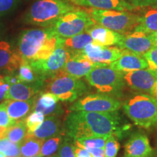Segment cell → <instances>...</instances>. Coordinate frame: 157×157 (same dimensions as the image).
<instances>
[{
  "label": "cell",
  "instance_id": "44",
  "mask_svg": "<svg viewBox=\"0 0 157 157\" xmlns=\"http://www.w3.org/2000/svg\"><path fill=\"white\" fill-rule=\"evenodd\" d=\"M151 95L153 96V97L156 98L157 99V84L155 85V87H154V89L151 90V92L150 93Z\"/></svg>",
  "mask_w": 157,
  "mask_h": 157
},
{
  "label": "cell",
  "instance_id": "19",
  "mask_svg": "<svg viewBox=\"0 0 157 157\" xmlns=\"http://www.w3.org/2000/svg\"><path fill=\"white\" fill-rule=\"evenodd\" d=\"M44 82H37L33 83L19 82L17 84L10 85L6 100H17L27 101L31 99L38 93Z\"/></svg>",
  "mask_w": 157,
  "mask_h": 157
},
{
  "label": "cell",
  "instance_id": "18",
  "mask_svg": "<svg viewBox=\"0 0 157 157\" xmlns=\"http://www.w3.org/2000/svg\"><path fill=\"white\" fill-rule=\"evenodd\" d=\"M23 60L17 50H13L8 42H0V71L8 74L13 73Z\"/></svg>",
  "mask_w": 157,
  "mask_h": 157
},
{
  "label": "cell",
  "instance_id": "26",
  "mask_svg": "<svg viewBox=\"0 0 157 157\" xmlns=\"http://www.w3.org/2000/svg\"><path fill=\"white\" fill-rule=\"evenodd\" d=\"M25 126V119L17 121L7 129L5 135V138H7L12 142L21 144L27 133Z\"/></svg>",
  "mask_w": 157,
  "mask_h": 157
},
{
  "label": "cell",
  "instance_id": "42",
  "mask_svg": "<svg viewBox=\"0 0 157 157\" xmlns=\"http://www.w3.org/2000/svg\"><path fill=\"white\" fill-rule=\"evenodd\" d=\"M7 129L8 128H5V127H0V140L2 138H5V135L6 132H7Z\"/></svg>",
  "mask_w": 157,
  "mask_h": 157
},
{
  "label": "cell",
  "instance_id": "40",
  "mask_svg": "<svg viewBox=\"0 0 157 157\" xmlns=\"http://www.w3.org/2000/svg\"><path fill=\"white\" fill-rule=\"evenodd\" d=\"M2 81L4 82H5V83L8 84L9 85H12V84H17L19 83V82H21L18 76H17V75H13V74H11L10 75L4 76Z\"/></svg>",
  "mask_w": 157,
  "mask_h": 157
},
{
  "label": "cell",
  "instance_id": "48",
  "mask_svg": "<svg viewBox=\"0 0 157 157\" xmlns=\"http://www.w3.org/2000/svg\"><path fill=\"white\" fill-rule=\"evenodd\" d=\"M50 157H58V155H53V156H51Z\"/></svg>",
  "mask_w": 157,
  "mask_h": 157
},
{
  "label": "cell",
  "instance_id": "10",
  "mask_svg": "<svg viewBox=\"0 0 157 157\" xmlns=\"http://www.w3.org/2000/svg\"><path fill=\"white\" fill-rule=\"evenodd\" d=\"M70 56L69 51L64 47L59 46L48 58L30 62L29 63L36 73L45 81L61 70Z\"/></svg>",
  "mask_w": 157,
  "mask_h": 157
},
{
  "label": "cell",
  "instance_id": "21",
  "mask_svg": "<svg viewBox=\"0 0 157 157\" xmlns=\"http://www.w3.org/2000/svg\"><path fill=\"white\" fill-rule=\"evenodd\" d=\"M60 129V121L56 116L48 117L42 124L33 133H26L25 138H36L44 141V140L53 136H57Z\"/></svg>",
  "mask_w": 157,
  "mask_h": 157
},
{
  "label": "cell",
  "instance_id": "34",
  "mask_svg": "<svg viewBox=\"0 0 157 157\" xmlns=\"http://www.w3.org/2000/svg\"><path fill=\"white\" fill-rule=\"evenodd\" d=\"M143 56L148 62V68L157 72V46L153 47Z\"/></svg>",
  "mask_w": 157,
  "mask_h": 157
},
{
  "label": "cell",
  "instance_id": "8",
  "mask_svg": "<svg viewBox=\"0 0 157 157\" xmlns=\"http://www.w3.org/2000/svg\"><path fill=\"white\" fill-rule=\"evenodd\" d=\"M95 23L87 11L77 9L63 15L50 27L57 36L68 38L87 31Z\"/></svg>",
  "mask_w": 157,
  "mask_h": 157
},
{
  "label": "cell",
  "instance_id": "47",
  "mask_svg": "<svg viewBox=\"0 0 157 157\" xmlns=\"http://www.w3.org/2000/svg\"><path fill=\"white\" fill-rule=\"evenodd\" d=\"M0 157H5V155L2 154V153H0Z\"/></svg>",
  "mask_w": 157,
  "mask_h": 157
},
{
  "label": "cell",
  "instance_id": "31",
  "mask_svg": "<svg viewBox=\"0 0 157 157\" xmlns=\"http://www.w3.org/2000/svg\"><path fill=\"white\" fill-rule=\"evenodd\" d=\"M62 142V137L57 136L50 137L43 143L40 151V155L42 156H50L55 154L59 148Z\"/></svg>",
  "mask_w": 157,
  "mask_h": 157
},
{
  "label": "cell",
  "instance_id": "23",
  "mask_svg": "<svg viewBox=\"0 0 157 157\" xmlns=\"http://www.w3.org/2000/svg\"><path fill=\"white\" fill-rule=\"evenodd\" d=\"M34 102V98L29 101H5L6 109L8 115L15 121L21 120L29 113L30 108H32Z\"/></svg>",
  "mask_w": 157,
  "mask_h": 157
},
{
  "label": "cell",
  "instance_id": "7",
  "mask_svg": "<svg viewBox=\"0 0 157 157\" xmlns=\"http://www.w3.org/2000/svg\"><path fill=\"white\" fill-rule=\"evenodd\" d=\"M124 73L116 71L109 66H99L85 76L90 85L103 93H118L125 86Z\"/></svg>",
  "mask_w": 157,
  "mask_h": 157
},
{
  "label": "cell",
  "instance_id": "30",
  "mask_svg": "<svg viewBox=\"0 0 157 157\" xmlns=\"http://www.w3.org/2000/svg\"><path fill=\"white\" fill-rule=\"evenodd\" d=\"M0 153L5 156L19 157L21 154V144L12 142L7 138L1 139Z\"/></svg>",
  "mask_w": 157,
  "mask_h": 157
},
{
  "label": "cell",
  "instance_id": "49",
  "mask_svg": "<svg viewBox=\"0 0 157 157\" xmlns=\"http://www.w3.org/2000/svg\"><path fill=\"white\" fill-rule=\"evenodd\" d=\"M35 157H43V156H41V155H40V156H35Z\"/></svg>",
  "mask_w": 157,
  "mask_h": 157
},
{
  "label": "cell",
  "instance_id": "20",
  "mask_svg": "<svg viewBox=\"0 0 157 157\" xmlns=\"http://www.w3.org/2000/svg\"><path fill=\"white\" fill-rule=\"evenodd\" d=\"M93 42L103 46L117 44L121 40L122 34L112 31L101 25H94L87 30Z\"/></svg>",
  "mask_w": 157,
  "mask_h": 157
},
{
  "label": "cell",
  "instance_id": "27",
  "mask_svg": "<svg viewBox=\"0 0 157 157\" xmlns=\"http://www.w3.org/2000/svg\"><path fill=\"white\" fill-rule=\"evenodd\" d=\"M44 141L36 138L23 139L21 143V154L19 157H35L39 154Z\"/></svg>",
  "mask_w": 157,
  "mask_h": 157
},
{
  "label": "cell",
  "instance_id": "39",
  "mask_svg": "<svg viewBox=\"0 0 157 157\" xmlns=\"http://www.w3.org/2000/svg\"><path fill=\"white\" fill-rule=\"evenodd\" d=\"M9 88L10 85L4 82L2 80H0V101L2 100H6Z\"/></svg>",
  "mask_w": 157,
  "mask_h": 157
},
{
  "label": "cell",
  "instance_id": "24",
  "mask_svg": "<svg viewBox=\"0 0 157 157\" xmlns=\"http://www.w3.org/2000/svg\"><path fill=\"white\" fill-rule=\"evenodd\" d=\"M93 42L91 36L87 31H84L74 36L62 38L61 46L64 47L70 52H75L83 50L89 43Z\"/></svg>",
  "mask_w": 157,
  "mask_h": 157
},
{
  "label": "cell",
  "instance_id": "25",
  "mask_svg": "<svg viewBox=\"0 0 157 157\" xmlns=\"http://www.w3.org/2000/svg\"><path fill=\"white\" fill-rule=\"evenodd\" d=\"M135 31H140L147 34L157 32V9L151 10L140 17L139 23Z\"/></svg>",
  "mask_w": 157,
  "mask_h": 157
},
{
  "label": "cell",
  "instance_id": "22",
  "mask_svg": "<svg viewBox=\"0 0 157 157\" xmlns=\"http://www.w3.org/2000/svg\"><path fill=\"white\" fill-rule=\"evenodd\" d=\"M69 1L76 5L89 6L98 9L124 11L130 10L135 8L134 6L123 0H69Z\"/></svg>",
  "mask_w": 157,
  "mask_h": 157
},
{
  "label": "cell",
  "instance_id": "33",
  "mask_svg": "<svg viewBox=\"0 0 157 157\" xmlns=\"http://www.w3.org/2000/svg\"><path fill=\"white\" fill-rule=\"evenodd\" d=\"M120 148V144L118 142L117 137L110 135L108 137L104 147V155L105 157H116Z\"/></svg>",
  "mask_w": 157,
  "mask_h": 157
},
{
  "label": "cell",
  "instance_id": "35",
  "mask_svg": "<svg viewBox=\"0 0 157 157\" xmlns=\"http://www.w3.org/2000/svg\"><path fill=\"white\" fill-rule=\"evenodd\" d=\"M15 121L11 119L8 115L6 109L5 101L0 104V127L9 128Z\"/></svg>",
  "mask_w": 157,
  "mask_h": 157
},
{
  "label": "cell",
  "instance_id": "2",
  "mask_svg": "<svg viewBox=\"0 0 157 157\" xmlns=\"http://www.w3.org/2000/svg\"><path fill=\"white\" fill-rule=\"evenodd\" d=\"M62 38L57 36L51 27L23 31L17 42V52L29 63L45 60L61 46Z\"/></svg>",
  "mask_w": 157,
  "mask_h": 157
},
{
  "label": "cell",
  "instance_id": "36",
  "mask_svg": "<svg viewBox=\"0 0 157 157\" xmlns=\"http://www.w3.org/2000/svg\"><path fill=\"white\" fill-rule=\"evenodd\" d=\"M58 157H76L74 146L67 140L63 142L59 147Z\"/></svg>",
  "mask_w": 157,
  "mask_h": 157
},
{
  "label": "cell",
  "instance_id": "4",
  "mask_svg": "<svg viewBox=\"0 0 157 157\" xmlns=\"http://www.w3.org/2000/svg\"><path fill=\"white\" fill-rule=\"evenodd\" d=\"M125 114L137 126L149 129L157 127V99L151 95H139L123 104Z\"/></svg>",
  "mask_w": 157,
  "mask_h": 157
},
{
  "label": "cell",
  "instance_id": "11",
  "mask_svg": "<svg viewBox=\"0 0 157 157\" xmlns=\"http://www.w3.org/2000/svg\"><path fill=\"white\" fill-rule=\"evenodd\" d=\"M117 45L121 50H129L140 56H143L154 47L151 34L140 31L122 35Z\"/></svg>",
  "mask_w": 157,
  "mask_h": 157
},
{
  "label": "cell",
  "instance_id": "1",
  "mask_svg": "<svg viewBox=\"0 0 157 157\" xmlns=\"http://www.w3.org/2000/svg\"><path fill=\"white\" fill-rule=\"evenodd\" d=\"M125 130L117 111L110 113L73 111L65 121V131L74 140L84 137L114 135L119 137Z\"/></svg>",
  "mask_w": 157,
  "mask_h": 157
},
{
  "label": "cell",
  "instance_id": "15",
  "mask_svg": "<svg viewBox=\"0 0 157 157\" xmlns=\"http://www.w3.org/2000/svg\"><path fill=\"white\" fill-rule=\"evenodd\" d=\"M109 66L116 71L128 73L133 71L148 68V64L143 56L135 54L129 50H122L120 58L111 63Z\"/></svg>",
  "mask_w": 157,
  "mask_h": 157
},
{
  "label": "cell",
  "instance_id": "17",
  "mask_svg": "<svg viewBox=\"0 0 157 157\" xmlns=\"http://www.w3.org/2000/svg\"><path fill=\"white\" fill-rule=\"evenodd\" d=\"M59 99L52 93H41L38 98H35L32 106V111H38L45 116L60 115L63 113L61 105L58 103Z\"/></svg>",
  "mask_w": 157,
  "mask_h": 157
},
{
  "label": "cell",
  "instance_id": "16",
  "mask_svg": "<svg viewBox=\"0 0 157 157\" xmlns=\"http://www.w3.org/2000/svg\"><path fill=\"white\" fill-rule=\"evenodd\" d=\"M153 149L148 137L142 133H135L124 145V157H150Z\"/></svg>",
  "mask_w": 157,
  "mask_h": 157
},
{
  "label": "cell",
  "instance_id": "5",
  "mask_svg": "<svg viewBox=\"0 0 157 157\" xmlns=\"http://www.w3.org/2000/svg\"><path fill=\"white\" fill-rule=\"evenodd\" d=\"M87 12L95 23L119 34H128L134 30L138 25L140 20V16L137 15L113 10L93 7Z\"/></svg>",
  "mask_w": 157,
  "mask_h": 157
},
{
  "label": "cell",
  "instance_id": "41",
  "mask_svg": "<svg viewBox=\"0 0 157 157\" xmlns=\"http://www.w3.org/2000/svg\"><path fill=\"white\" fill-rule=\"evenodd\" d=\"M92 156H98V155L104 154V148H88L87 149Z\"/></svg>",
  "mask_w": 157,
  "mask_h": 157
},
{
  "label": "cell",
  "instance_id": "50",
  "mask_svg": "<svg viewBox=\"0 0 157 157\" xmlns=\"http://www.w3.org/2000/svg\"><path fill=\"white\" fill-rule=\"evenodd\" d=\"M6 157H10V156H6Z\"/></svg>",
  "mask_w": 157,
  "mask_h": 157
},
{
  "label": "cell",
  "instance_id": "12",
  "mask_svg": "<svg viewBox=\"0 0 157 157\" xmlns=\"http://www.w3.org/2000/svg\"><path fill=\"white\" fill-rule=\"evenodd\" d=\"M82 52L95 63L110 65L120 58L122 50L116 47L103 46L93 42L89 43Z\"/></svg>",
  "mask_w": 157,
  "mask_h": 157
},
{
  "label": "cell",
  "instance_id": "28",
  "mask_svg": "<svg viewBox=\"0 0 157 157\" xmlns=\"http://www.w3.org/2000/svg\"><path fill=\"white\" fill-rule=\"evenodd\" d=\"M18 77L21 82L25 83H33V82H42L44 81L42 78L36 73L34 68L31 67V66L29 62L25 61L21 63L19 67V73L17 74Z\"/></svg>",
  "mask_w": 157,
  "mask_h": 157
},
{
  "label": "cell",
  "instance_id": "29",
  "mask_svg": "<svg viewBox=\"0 0 157 157\" xmlns=\"http://www.w3.org/2000/svg\"><path fill=\"white\" fill-rule=\"evenodd\" d=\"M110 136L84 137L74 140V144L76 146L84 149L88 148H104L107 138Z\"/></svg>",
  "mask_w": 157,
  "mask_h": 157
},
{
  "label": "cell",
  "instance_id": "3",
  "mask_svg": "<svg viewBox=\"0 0 157 157\" xmlns=\"http://www.w3.org/2000/svg\"><path fill=\"white\" fill-rule=\"evenodd\" d=\"M77 10L64 0H36L23 16L27 24L52 26L63 15Z\"/></svg>",
  "mask_w": 157,
  "mask_h": 157
},
{
  "label": "cell",
  "instance_id": "46",
  "mask_svg": "<svg viewBox=\"0 0 157 157\" xmlns=\"http://www.w3.org/2000/svg\"><path fill=\"white\" fill-rule=\"evenodd\" d=\"M4 76H5L2 75V74H0V80H2V79H3V78H4Z\"/></svg>",
  "mask_w": 157,
  "mask_h": 157
},
{
  "label": "cell",
  "instance_id": "43",
  "mask_svg": "<svg viewBox=\"0 0 157 157\" xmlns=\"http://www.w3.org/2000/svg\"><path fill=\"white\" fill-rule=\"evenodd\" d=\"M151 36L154 45V46H157V32L151 33Z\"/></svg>",
  "mask_w": 157,
  "mask_h": 157
},
{
  "label": "cell",
  "instance_id": "45",
  "mask_svg": "<svg viewBox=\"0 0 157 157\" xmlns=\"http://www.w3.org/2000/svg\"><path fill=\"white\" fill-rule=\"evenodd\" d=\"M93 157H105L104 154H101V155H98V156H92Z\"/></svg>",
  "mask_w": 157,
  "mask_h": 157
},
{
  "label": "cell",
  "instance_id": "32",
  "mask_svg": "<svg viewBox=\"0 0 157 157\" xmlns=\"http://www.w3.org/2000/svg\"><path fill=\"white\" fill-rule=\"evenodd\" d=\"M44 120V115L38 111H33L25 119L27 133H33L42 124Z\"/></svg>",
  "mask_w": 157,
  "mask_h": 157
},
{
  "label": "cell",
  "instance_id": "14",
  "mask_svg": "<svg viewBox=\"0 0 157 157\" xmlns=\"http://www.w3.org/2000/svg\"><path fill=\"white\" fill-rule=\"evenodd\" d=\"M71 56L66 61L61 71L68 75L80 78L89 74L93 68L99 66H109V65L95 63L88 59L82 51L70 52Z\"/></svg>",
  "mask_w": 157,
  "mask_h": 157
},
{
  "label": "cell",
  "instance_id": "38",
  "mask_svg": "<svg viewBox=\"0 0 157 157\" xmlns=\"http://www.w3.org/2000/svg\"><path fill=\"white\" fill-rule=\"evenodd\" d=\"M134 7H146L157 5V0H129Z\"/></svg>",
  "mask_w": 157,
  "mask_h": 157
},
{
  "label": "cell",
  "instance_id": "9",
  "mask_svg": "<svg viewBox=\"0 0 157 157\" xmlns=\"http://www.w3.org/2000/svg\"><path fill=\"white\" fill-rule=\"evenodd\" d=\"M121 103L117 99L107 95L93 94L78 99L70 108L71 111H83L87 112L110 113L117 111Z\"/></svg>",
  "mask_w": 157,
  "mask_h": 157
},
{
  "label": "cell",
  "instance_id": "6",
  "mask_svg": "<svg viewBox=\"0 0 157 157\" xmlns=\"http://www.w3.org/2000/svg\"><path fill=\"white\" fill-rule=\"evenodd\" d=\"M45 82L48 83L47 90L63 102L75 101L87 93L88 90L84 82L65 74L61 70Z\"/></svg>",
  "mask_w": 157,
  "mask_h": 157
},
{
  "label": "cell",
  "instance_id": "13",
  "mask_svg": "<svg viewBox=\"0 0 157 157\" xmlns=\"http://www.w3.org/2000/svg\"><path fill=\"white\" fill-rule=\"evenodd\" d=\"M124 77L125 82L133 90L148 93L157 84V72L149 68L124 73Z\"/></svg>",
  "mask_w": 157,
  "mask_h": 157
},
{
  "label": "cell",
  "instance_id": "37",
  "mask_svg": "<svg viewBox=\"0 0 157 157\" xmlns=\"http://www.w3.org/2000/svg\"><path fill=\"white\" fill-rule=\"evenodd\" d=\"M17 0H0V17L8 14L16 7Z\"/></svg>",
  "mask_w": 157,
  "mask_h": 157
}]
</instances>
